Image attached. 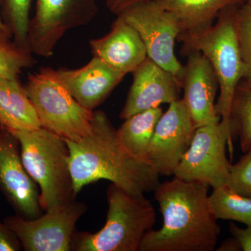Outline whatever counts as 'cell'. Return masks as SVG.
Returning a JSON list of instances; mask_svg holds the SVG:
<instances>
[{
	"label": "cell",
	"mask_w": 251,
	"mask_h": 251,
	"mask_svg": "<svg viewBox=\"0 0 251 251\" xmlns=\"http://www.w3.org/2000/svg\"><path fill=\"white\" fill-rule=\"evenodd\" d=\"M210 186L175 177L160 183L154 198L163 218L161 229L144 236L139 251H213L221 228L209 209Z\"/></svg>",
	"instance_id": "2"
},
{
	"label": "cell",
	"mask_w": 251,
	"mask_h": 251,
	"mask_svg": "<svg viewBox=\"0 0 251 251\" xmlns=\"http://www.w3.org/2000/svg\"><path fill=\"white\" fill-rule=\"evenodd\" d=\"M226 186L241 196L251 198V148L236 164H230Z\"/></svg>",
	"instance_id": "25"
},
{
	"label": "cell",
	"mask_w": 251,
	"mask_h": 251,
	"mask_svg": "<svg viewBox=\"0 0 251 251\" xmlns=\"http://www.w3.org/2000/svg\"><path fill=\"white\" fill-rule=\"evenodd\" d=\"M41 127L69 141H79L92 130L94 111L73 97L57 71L45 67L29 75L24 86Z\"/></svg>",
	"instance_id": "6"
},
{
	"label": "cell",
	"mask_w": 251,
	"mask_h": 251,
	"mask_svg": "<svg viewBox=\"0 0 251 251\" xmlns=\"http://www.w3.org/2000/svg\"><path fill=\"white\" fill-rule=\"evenodd\" d=\"M0 191L16 214L26 219L42 215L37 184L26 171L19 141L0 124Z\"/></svg>",
	"instance_id": "12"
},
{
	"label": "cell",
	"mask_w": 251,
	"mask_h": 251,
	"mask_svg": "<svg viewBox=\"0 0 251 251\" xmlns=\"http://www.w3.org/2000/svg\"><path fill=\"white\" fill-rule=\"evenodd\" d=\"M209 209L216 219L251 226V198L241 196L227 186L213 188L208 198Z\"/></svg>",
	"instance_id": "20"
},
{
	"label": "cell",
	"mask_w": 251,
	"mask_h": 251,
	"mask_svg": "<svg viewBox=\"0 0 251 251\" xmlns=\"http://www.w3.org/2000/svg\"><path fill=\"white\" fill-rule=\"evenodd\" d=\"M216 251H242L239 242L232 237L221 243V246Z\"/></svg>",
	"instance_id": "29"
},
{
	"label": "cell",
	"mask_w": 251,
	"mask_h": 251,
	"mask_svg": "<svg viewBox=\"0 0 251 251\" xmlns=\"http://www.w3.org/2000/svg\"><path fill=\"white\" fill-rule=\"evenodd\" d=\"M236 6L223 10L216 22L210 27L193 34H180L178 37L188 51H199L211 63L219 85L216 112L221 117V122L230 128L231 109L234 94L248 70L241 55L236 34Z\"/></svg>",
	"instance_id": "5"
},
{
	"label": "cell",
	"mask_w": 251,
	"mask_h": 251,
	"mask_svg": "<svg viewBox=\"0 0 251 251\" xmlns=\"http://www.w3.org/2000/svg\"><path fill=\"white\" fill-rule=\"evenodd\" d=\"M75 194L100 179L136 195L154 191L160 175L147 160L130 154L103 112L94 111L92 132L79 141L65 140Z\"/></svg>",
	"instance_id": "1"
},
{
	"label": "cell",
	"mask_w": 251,
	"mask_h": 251,
	"mask_svg": "<svg viewBox=\"0 0 251 251\" xmlns=\"http://www.w3.org/2000/svg\"><path fill=\"white\" fill-rule=\"evenodd\" d=\"M98 12L97 0H36L28 28L27 49L50 58L68 31L87 25Z\"/></svg>",
	"instance_id": "8"
},
{
	"label": "cell",
	"mask_w": 251,
	"mask_h": 251,
	"mask_svg": "<svg viewBox=\"0 0 251 251\" xmlns=\"http://www.w3.org/2000/svg\"><path fill=\"white\" fill-rule=\"evenodd\" d=\"M234 24L243 61L251 68V7L247 2L236 6Z\"/></svg>",
	"instance_id": "24"
},
{
	"label": "cell",
	"mask_w": 251,
	"mask_h": 251,
	"mask_svg": "<svg viewBox=\"0 0 251 251\" xmlns=\"http://www.w3.org/2000/svg\"><path fill=\"white\" fill-rule=\"evenodd\" d=\"M108 210L103 228L95 233L73 234L72 251H139L156 221L153 204L144 195L133 194L112 184L107 190Z\"/></svg>",
	"instance_id": "3"
},
{
	"label": "cell",
	"mask_w": 251,
	"mask_h": 251,
	"mask_svg": "<svg viewBox=\"0 0 251 251\" xmlns=\"http://www.w3.org/2000/svg\"><path fill=\"white\" fill-rule=\"evenodd\" d=\"M22 249L14 232L4 222H0V251H18Z\"/></svg>",
	"instance_id": "26"
},
{
	"label": "cell",
	"mask_w": 251,
	"mask_h": 251,
	"mask_svg": "<svg viewBox=\"0 0 251 251\" xmlns=\"http://www.w3.org/2000/svg\"><path fill=\"white\" fill-rule=\"evenodd\" d=\"M230 126L232 138L239 137L241 148L245 153L251 148V85L244 78L234 94Z\"/></svg>",
	"instance_id": "21"
},
{
	"label": "cell",
	"mask_w": 251,
	"mask_h": 251,
	"mask_svg": "<svg viewBox=\"0 0 251 251\" xmlns=\"http://www.w3.org/2000/svg\"><path fill=\"white\" fill-rule=\"evenodd\" d=\"M196 126L187 108L179 99L157 122L147 153V160L160 176L174 175L176 167L192 142Z\"/></svg>",
	"instance_id": "11"
},
{
	"label": "cell",
	"mask_w": 251,
	"mask_h": 251,
	"mask_svg": "<svg viewBox=\"0 0 251 251\" xmlns=\"http://www.w3.org/2000/svg\"><path fill=\"white\" fill-rule=\"evenodd\" d=\"M182 100L196 128L221 121L215 99L219 82L211 63L199 51H190L181 78Z\"/></svg>",
	"instance_id": "13"
},
{
	"label": "cell",
	"mask_w": 251,
	"mask_h": 251,
	"mask_svg": "<svg viewBox=\"0 0 251 251\" xmlns=\"http://www.w3.org/2000/svg\"><path fill=\"white\" fill-rule=\"evenodd\" d=\"M11 132L19 141L26 171L40 188L43 210H53L75 201L65 140L42 127Z\"/></svg>",
	"instance_id": "4"
},
{
	"label": "cell",
	"mask_w": 251,
	"mask_h": 251,
	"mask_svg": "<svg viewBox=\"0 0 251 251\" xmlns=\"http://www.w3.org/2000/svg\"><path fill=\"white\" fill-rule=\"evenodd\" d=\"M246 2L249 5V6L251 7V0H247V1Z\"/></svg>",
	"instance_id": "32"
},
{
	"label": "cell",
	"mask_w": 251,
	"mask_h": 251,
	"mask_svg": "<svg viewBox=\"0 0 251 251\" xmlns=\"http://www.w3.org/2000/svg\"><path fill=\"white\" fill-rule=\"evenodd\" d=\"M0 5H1V0H0ZM0 29H2V30L7 31V32L9 33V31H8L7 28L5 26L4 21H3L2 18H1V13H0Z\"/></svg>",
	"instance_id": "30"
},
{
	"label": "cell",
	"mask_w": 251,
	"mask_h": 251,
	"mask_svg": "<svg viewBox=\"0 0 251 251\" xmlns=\"http://www.w3.org/2000/svg\"><path fill=\"white\" fill-rule=\"evenodd\" d=\"M163 113L161 107L145 110L128 117L117 130L119 141L130 154L147 160L157 122Z\"/></svg>",
	"instance_id": "19"
},
{
	"label": "cell",
	"mask_w": 251,
	"mask_h": 251,
	"mask_svg": "<svg viewBox=\"0 0 251 251\" xmlns=\"http://www.w3.org/2000/svg\"><path fill=\"white\" fill-rule=\"evenodd\" d=\"M244 79H246L251 85V68H248L247 74H246Z\"/></svg>",
	"instance_id": "31"
},
{
	"label": "cell",
	"mask_w": 251,
	"mask_h": 251,
	"mask_svg": "<svg viewBox=\"0 0 251 251\" xmlns=\"http://www.w3.org/2000/svg\"><path fill=\"white\" fill-rule=\"evenodd\" d=\"M232 139L231 128L221 121L198 127L173 176L213 188L226 186L230 166L226 146L232 148Z\"/></svg>",
	"instance_id": "7"
},
{
	"label": "cell",
	"mask_w": 251,
	"mask_h": 251,
	"mask_svg": "<svg viewBox=\"0 0 251 251\" xmlns=\"http://www.w3.org/2000/svg\"><path fill=\"white\" fill-rule=\"evenodd\" d=\"M153 1L158 0H106V5L112 14L118 16L135 5Z\"/></svg>",
	"instance_id": "28"
},
{
	"label": "cell",
	"mask_w": 251,
	"mask_h": 251,
	"mask_svg": "<svg viewBox=\"0 0 251 251\" xmlns=\"http://www.w3.org/2000/svg\"><path fill=\"white\" fill-rule=\"evenodd\" d=\"M132 74L133 82L120 112L122 120L179 99L177 77L148 57Z\"/></svg>",
	"instance_id": "14"
},
{
	"label": "cell",
	"mask_w": 251,
	"mask_h": 251,
	"mask_svg": "<svg viewBox=\"0 0 251 251\" xmlns=\"http://www.w3.org/2000/svg\"><path fill=\"white\" fill-rule=\"evenodd\" d=\"M83 202L70 204L34 219L17 215L5 218V224L17 237L25 251H69L75 226L87 211Z\"/></svg>",
	"instance_id": "9"
},
{
	"label": "cell",
	"mask_w": 251,
	"mask_h": 251,
	"mask_svg": "<svg viewBox=\"0 0 251 251\" xmlns=\"http://www.w3.org/2000/svg\"><path fill=\"white\" fill-rule=\"evenodd\" d=\"M90 46L94 57L125 75L132 74L148 58L140 34L120 16L112 23L110 32L103 37L91 39Z\"/></svg>",
	"instance_id": "15"
},
{
	"label": "cell",
	"mask_w": 251,
	"mask_h": 251,
	"mask_svg": "<svg viewBox=\"0 0 251 251\" xmlns=\"http://www.w3.org/2000/svg\"><path fill=\"white\" fill-rule=\"evenodd\" d=\"M229 232L240 244L243 251H251V226L247 228L238 227L233 223L229 224Z\"/></svg>",
	"instance_id": "27"
},
{
	"label": "cell",
	"mask_w": 251,
	"mask_h": 251,
	"mask_svg": "<svg viewBox=\"0 0 251 251\" xmlns=\"http://www.w3.org/2000/svg\"><path fill=\"white\" fill-rule=\"evenodd\" d=\"M35 63L29 50L18 45L9 32L0 29V77L18 80L23 69Z\"/></svg>",
	"instance_id": "22"
},
{
	"label": "cell",
	"mask_w": 251,
	"mask_h": 251,
	"mask_svg": "<svg viewBox=\"0 0 251 251\" xmlns=\"http://www.w3.org/2000/svg\"><path fill=\"white\" fill-rule=\"evenodd\" d=\"M118 16L136 29L148 57L177 77L181 82L184 66L175 54L180 29L175 18L156 1L132 6Z\"/></svg>",
	"instance_id": "10"
},
{
	"label": "cell",
	"mask_w": 251,
	"mask_h": 251,
	"mask_svg": "<svg viewBox=\"0 0 251 251\" xmlns=\"http://www.w3.org/2000/svg\"><path fill=\"white\" fill-rule=\"evenodd\" d=\"M31 0H1V18L15 42L27 49Z\"/></svg>",
	"instance_id": "23"
},
{
	"label": "cell",
	"mask_w": 251,
	"mask_h": 251,
	"mask_svg": "<svg viewBox=\"0 0 251 251\" xmlns=\"http://www.w3.org/2000/svg\"><path fill=\"white\" fill-rule=\"evenodd\" d=\"M0 124L11 131L41 128L35 108L18 80L0 77Z\"/></svg>",
	"instance_id": "18"
},
{
	"label": "cell",
	"mask_w": 251,
	"mask_h": 251,
	"mask_svg": "<svg viewBox=\"0 0 251 251\" xmlns=\"http://www.w3.org/2000/svg\"><path fill=\"white\" fill-rule=\"evenodd\" d=\"M57 72L73 97L92 111L103 103L125 76L96 57L79 69H60Z\"/></svg>",
	"instance_id": "16"
},
{
	"label": "cell",
	"mask_w": 251,
	"mask_h": 251,
	"mask_svg": "<svg viewBox=\"0 0 251 251\" xmlns=\"http://www.w3.org/2000/svg\"><path fill=\"white\" fill-rule=\"evenodd\" d=\"M158 3L175 18L181 33L193 34L214 24L226 8L242 4L247 0H158ZM179 34V35H180Z\"/></svg>",
	"instance_id": "17"
}]
</instances>
